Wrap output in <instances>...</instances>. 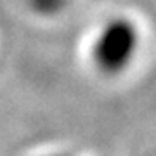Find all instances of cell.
Returning <instances> with one entry per match:
<instances>
[{"label":"cell","mask_w":156,"mask_h":156,"mask_svg":"<svg viewBox=\"0 0 156 156\" xmlns=\"http://www.w3.org/2000/svg\"><path fill=\"white\" fill-rule=\"evenodd\" d=\"M139 47V31L127 17H113L101 28L92 47V59L101 73L115 76L132 62Z\"/></svg>","instance_id":"6da1fadb"},{"label":"cell","mask_w":156,"mask_h":156,"mask_svg":"<svg viewBox=\"0 0 156 156\" xmlns=\"http://www.w3.org/2000/svg\"><path fill=\"white\" fill-rule=\"evenodd\" d=\"M31 9L40 16H56L68 5V0H28Z\"/></svg>","instance_id":"7a4b0ae2"},{"label":"cell","mask_w":156,"mask_h":156,"mask_svg":"<svg viewBox=\"0 0 156 156\" xmlns=\"http://www.w3.org/2000/svg\"><path fill=\"white\" fill-rule=\"evenodd\" d=\"M45 156H66V154H45Z\"/></svg>","instance_id":"3957f363"}]
</instances>
